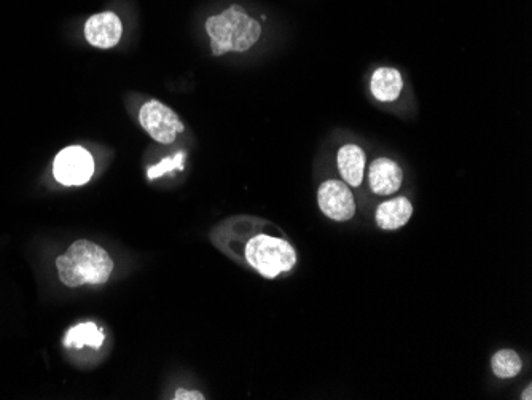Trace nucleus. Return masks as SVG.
<instances>
[{"label": "nucleus", "instance_id": "1", "mask_svg": "<svg viewBox=\"0 0 532 400\" xmlns=\"http://www.w3.org/2000/svg\"><path fill=\"white\" fill-rule=\"evenodd\" d=\"M204 29L211 39L214 56L227 55L230 51L244 53L251 50L262 36V24L239 4L230 5L219 15L209 16Z\"/></svg>", "mask_w": 532, "mask_h": 400}, {"label": "nucleus", "instance_id": "2", "mask_svg": "<svg viewBox=\"0 0 532 400\" xmlns=\"http://www.w3.org/2000/svg\"><path fill=\"white\" fill-rule=\"evenodd\" d=\"M59 279L67 287L104 284L114 271V260L93 241L79 240L56 259Z\"/></svg>", "mask_w": 532, "mask_h": 400}, {"label": "nucleus", "instance_id": "3", "mask_svg": "<svg viewBox=\"0 0 532 400\" xmlns=\"http://www.w3.org/2000/svg\"><path fill=\"white\" fill-rule=\"evenodd\" d=\"M244 257L254 270L265 278L273 279L292 270L297 263L294 246L281 238L259 235L246 244Z\"/></svg>", "mask_w": 532, "mask_h": 400}, {"label": "nucleus", "instance_id": "4", "mask_svg": "<svg viewBox=\"0 0 532 400\" xmlns=\"http://www.w3.org/2000/svg\"><path fill=\"white\" fill-rule=\"evenodd\" d=\"M139 123L153 141L173 144L179 134L184 133V123L171 107L160 101L145 102L139 110Z\"/></svg>", "mask_w": 532, "mask_h": 400}, {"label": "nucleus", "instance_id": "5", "mask_svg": "<svg viewBox=\"0 0 532 400\" xmlns=\"http://www.w3.org/2000/svg\"><path fill=\"white\" fill-rule=\"evenodd\" d=\"M94 174V160L87 149L80 146L66 147L56 155L53 176L59 184L67 187L85 185Z\"/></svg>", "mask_w": 532, "mask_h": 400}, {"label": "nucleus", "instance_id": "6", "mask_svg": "<svg viewBox=\"0 0 532 400\" xmlns=\"http://www.w3.org/2000/svg\"><path fill=\"white\" fill-rule=\"evenodd\" d=\"M319 208L329 219L346 222L356 214V201L348 184L341 181H325L317 192Z\"/></svg>", "mask_w": 532, "mask_h": 400}, {"label": "nucleus", "instance_id": "7", "mask_svg": "<svg viewBox=\"0 0 532 400\" xmlns=\"http://www.w3.org/2000/svg\"><path fill=\"white\" fill-rule=\"evenodd\" d=\"M122 36L123 24L117 13H96L85 23V39L88 44L101 50L117 47Z\"/></svg>", "mask_w": 532, "mask_h": 400}, {"label": "nucleus", "instance_id": "8", "mask_svg": "<svg viewBox=\"0 0 532 400\" xmlns=\"http://www.w3.org/2000/svg\"><path fill=\"white\" fill-rule=\"evenodd\" d=\"M402 182V168L391 158H376L368 168V184L376 195H392L402 187Z\"/></svg>", "mask_w": 532, "mask_h": 400}, {"label": "nucleus", "instance_id": "9", "mask_svg": "<svg viewBox=\"0 0 532 400\" xmlns=\"http://www.w3.org/2000/svg\"><path fill=\"white\" fill-rule=\"evenodd\" d=\"M338 169L345 184L359 187L364 181L365 152L357 144L341 147L337 157Z\"/></svg>", "mask_w": 532, "mask_h": 400}, {"label": "nucleus", "instance_id": "10", "mask_svg": "<svg viewBox=\"0 0 532 400\" xmlns=\"http://www.w3.org/2000/svg\"><path fill=\"white\" fill-rule=\"evenodd\" d=\"M370 90L381 102H394L403 90V79L394 67H378L370 80Z\"/></svg>", "mask_w": 532, "mask_h": 400}, {"label": "nucleus", "instance_id": "11", "mask_svg": "<svg viewBox=\"0 0 532 400\" xmlns=\"http://www.w3.org/2000/svg\"><path fill=\"white\" fill-rule=\"evenodd\" d=\"M411 214H413V206L410 201L399 197L380 204V208L376 211V224L383 230H397L408 224Z\"/></svg>", "mask_w": 532, "mask_h": 400}, {"label": "nucleus", "instance_id": "12", "mask_svg": "<svg viewBox=\"0 0 532 400\" xmlns=\"http://www.w3.org/2000/svg\"><path fill=\"white\" fill-rule=\"evenodd\" d=\"M104 340H106L104 330L99 329L94 322H83V324L67 330L66 337H64V346L66 348H77V350L85 348V346H91L94 350H99Z\"/></svg>", "mask_w": 532, "mask_h": 400}, {"label": "nucleus", "instance_id": "13", "mask_svg": "<svg viewBox=\"0 0 532 400\" xmlns=\"http://www.w3.org/2000/svg\"><path fill=\"white\" fill-rule=\"evenodd\" d=\"M494 375L502 380H509V378L517 377L518 373L523 369V361L521 357L513 350H501L494 354L493 361H491Z\"/></svg>", "mask_w": 532, "mask_h": 400}, {"label": "nucleus", "instance_id": "14", "mask_svg": "<svg viewBox=\"0 0 532 400\" xmlns=\"http://www.w3.org/2000/svg\"><path fill=\"white\" fill-rule=\"evenodd\" d=\"M176 400H204L206 397L198 391H187V389H177Z\"/></svg>", "mask_w": 532, "mask_h": 400}, {"label": "nucleus", "instance_id": "15", "mask_svg": "<svg viewBox=\"0 0 532 400\" xmlns=\"http://www.w3.org/2000/svg\"><path fill=\"white\" fill-rule=\"evenodd\" d=\"M521 399H525V400L532 399V386H528V389H526L525 394L521 396Z\"/></svg>", "mask_w": 532, "mask_h": 400}]
</instances>
